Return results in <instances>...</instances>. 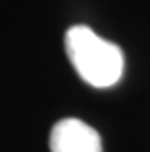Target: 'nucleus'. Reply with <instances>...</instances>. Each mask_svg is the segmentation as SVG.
I'll return each instance as SVG.
<instances>
[{
  "label": "nucleus",
  "instance_id": "obj_1",
  "mask_svg": "<svg viewBox=\"0 0 150 152\" xmlns=\"http://www.w3.org/2000/svg\"><path fill=\"white\" fill-rule=\"evenodd\" d=\"M64 49L74 70L94 88H111L123 76V51L102 39L88 26H74L64 35Z\"/></svg>",
  "mask_w": 150,
  "mask_h": 152
},
{
  "label": "nucleus",
  "instance_id": "obj_2",
  "mask_svg": "<svg viewBox=\"0 0 150 152\" xmlns=\"http://www.w3.org/2000/svg\"><path fill=\"white\" fill-rule=\"evenodd\" d=\"M49 146L51 152H102V137L88 123L68 117L51 129Z\"/></svg>",
  "mask_w": 150,
  "mask_h": 152
}]
</instances>
